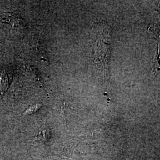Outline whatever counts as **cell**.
Returning <instances> with one entry per match:
<instances>
[{
  "label": "cell",
  "instance_id": "1",
  "mask_svg": "<svg viewBox=\"0 0 160 160\" xmlns=\"http://www.w3.org/2000/svg\"><path fill=\"white\" fill-rule=\"evenodd\" d=\"M92 46L94 62L103 77L109 75L110 53V31L108 24L99 23L95 25L92 32Z\"/></svg>",
  "mask_w": 160,
  "mask_h": 160
},
{
  "label": "cell",
  "instance_id": "2",
  "mask_svg": "<svg viewBox=\"0 0 160 160\" xmlns=\"http://www.w3.org/2000/svg\"><path fill=\"white\" fill-rule=\"evenodd\" d=\"M0 23L6 35L12 39L20 38L26 29L23 19L13 13L3 14L1 17Z\"/></svg>",
  "mask_w": 160,
  "mask_h": 160
}]
</instances>
